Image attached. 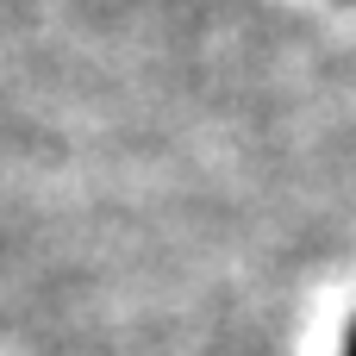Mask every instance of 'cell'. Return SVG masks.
I'll use <instances>...</instances> for the list:
<instances>
[{"instance_id":"obj_1","label":"cell","mask_w":356,"mask_h":356,"mask_svg":"<svg viewBox=\"0 0 356 356\" xmlns=\"http://www.w3.org/2000/svg\"><path fill=\"white\" fill-rule=\"evenodd\" d=\"M344 356H356V319H350V332H344Z\"/></svg>"}]
</instances>
